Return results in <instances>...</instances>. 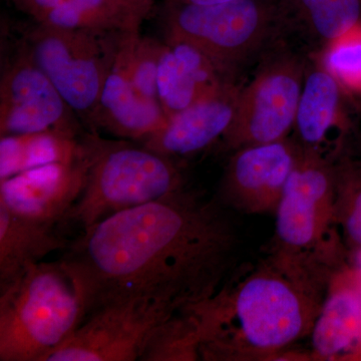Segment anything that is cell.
<instances>
[{
    "mask_svg": "<svg viewBox=\"0 0 361 361\" xmlns=\"http://www.w3.org/2000/svg\"><path fill=\"white\" fill-rule=\"evenodd\" d=\"M299 151L288 137L236 149L221 184V203L244 214L274 213Z\"/></svg>",
    "mask_w": 361,
    "mask_h": 361,
    "instance_id": "8fae6325",
    "label": "cell"
},
{
    "mask_svg": "<svg viewBox=\"0 0 361 361\" xmlns=\"http://www.w3.org/2000/svg\"><path fill=\"white\" fill-rule=\"evenodd\" d=\"M334 274L271 252L192 306L200 360L278 357L310 336Z\"/></svg>",
    "mask_w": 361,
    "mask_h": 361,
    "instance_id": "7a4b0ae2",
    "label": "cell"
},
{
    "mask_svg": "<svg viewBox=\"0 0 361 361\" xmlns=\"http://www.w3.org/2000/svg\"><path fill=\"white\" fill-rule=\"evenodd\" d=\"M87 137L63 130L4 135L0 139V180L51 164H71L87 155Z\"/></svg>",
    "mask_w": 361,
    "mask_h": 361,
    "instance_id": "d6986e66",
    "label": "cell"
},
{
    "mask_svg": "<svg viewBox=\"0 0 361 361\" xmlns=\"http://www.w3.org/2000/svg\"><path fill=\"white\" fill-rule=\"evenodd\" d=\"M123 32L66 30L35 23L23 42L75 114L90 120Z\"/></svg>",
    "mask_w": 361,
    "mask_h": 361,
    "instance_id": "52a82bcc",
    "label": "cell"
},
{
    "mask_svg": "<svg viewBox=\"0 0 361 361\" xmlns=\"http://www.w3.org/2000/svg\"><path fill=\"white\" fill-rule=\"evenodd\" d=\"M241 87L228 82L168 118L142 146L171 159L194 155L222 139L234 120Z\"/></svg>",
    "mask_w": 361,
    "mask_h": 361,
    "instance_id": "4fadbf2b",
    "label": "cell"
},
{
    "mask_svg": "<svg viewBox=\"0 0 361 361\" xmlns=\"http://www.w3.org/2000/svg\"><path fill=\"white\" fill-rule=\"evenodd\" d=\"M90 167L84 191L63 222L82 230L128 209L186 190L174 159L128 142L87 137Z\"/></svg>",
    "mask_w": 361,
    "mask_h": 361,
    "instance_id": "277c9868",
    "label": "cell"
},
{
    "mask_svg": "<svg viewBox=\"0 0 361 361\" xmlns=\"http://www.w3.org/2000/svg\"><path fill=\"white\" fill-rule=\"evenodd\" d=\"M180 310L154 297L102 304L87 313L73 336L45 361L140 360L154 329Z\"/></svg>",
    "mask_w": 361,
    "mask_h": 361,
    "instance_id": "ba28073f",
    "label": "cell"
},
{
    "mask_svg": "<svg viewBox=\"0 0 361 361\" xmlns=\"http://www.w3.org/2000/svg\"><path fill=\"white\" fill-rule=\"evenodd\" d=\"M310 336L316 360H361L360 267L344 265L332 276Z\"/></svg>",
    "mask_w": 361,
    "mask_h": 361,
    "instance_id": "5bb4252c",
    "label": "cell"
},
{
    "mask_svg": "<svg viewBox=\"0 0 361 361\" xmlns=\"http://www.w3.org/2000/svg\"><path fill=\"white\" fill-rule=\"evenodd\" d=\"M140 360H200L198 325L191 307L175 311L154 329Z\"/></svg>",
    "mask_w": 361,
    "mask_h": 361,
    "instance_id": "44dd1931",
    "label": "cell"
},
{
    "mask_svg": "<svg viewBox=\"0 0 361 361\" xmlns=\"http://www.w3.org/2000/svg\"><path fill=\"white\" fill-rule=\"evenodd\" d=\"M135 20L142 23L153 9L156 0H114Z\"/></svg>",
    "mask_w": 361,
    "mask_h": 361,
    "instance_id": "484cf974",
    "label": "cell"
},
{
    "mask_svg": "<svg viewBox=\"0 0 361 361\" xmlns=\"http://www.w3.org/2000/svg\"><path fill=\"white\" fill-rule=\"evenodd\" d=\"M306 66L294 54L273 56L240 90L234 120L222 137L236 151L287 139L294 129Z\"/></svg>",
    "mask_w": 361,
    "mask_h": 361,
    "instance_id": "9c48e42d",
    "label": "cell"
},
{
    "mask_svg": "<svg viewBox=\"0 0 361 361\" xmlns=\"http://www.w3.org/2000/svg\"><path fill=\"white\" fill-rule=\"evenodd\" d=\"M274 213L271 252L330 272L345 265L336 219V164L329 157L300 147Z\"/></svg>",
    "mask_w": 361,
    "mask_h": 361,
    "instance_id": "5b68a950",
    "label": "cell"
},
{
    "mask_svg": "<svg viewBox=\"0 0 361 361\" xmlns=\"http://www.w3.org/2000/svg\"><path fill=\"white\" fill-rule=\"evenodd\" d=\"M73 115L23 44L1 73L0 137L49 130L78 133Z\"/></svg>",
    "mask_w": 361,
    "mask_h": 361,
    "instance_id": "30bf717a",
    "label": "cell"
},
{
    "mask_svg": "<svg viewBox=\"0 0 361 361\" xmlns=\"http://www.w3.org/2000/svg\"><path fill=\"white\" fill-rule=\"evenodd\" d=\"M344 90L336 78L316 59L306 66L302 92L297 108L296 142L301 148L329 157L326 147L334 130L342 127Z\"/></svg>",
    "mask_w": 361,
    "mask_h": 361,
    "instance_id": "e0dca14e",
    "label": "cell"
},
{
    "mask_svg": "<svg viewBox=\"0 0 361 361\" xmlns=\"http://www.w3.org/2000/svg\"><path fill=\"white\" fill-rule=\"evenodd\" d=\"M360 269H361V268H360Z\"/></svg>",
    "mask_w": 361,
    "mask_h": 361,
    "instance_id": "83f0119b",
    "label": "cell"
},
{
    "mask_svg": "<svg viewBox=\"0 0 361 361\" xmlns=\"http://www.w3.org/2000/svg\"><path fill=\"white\" fill-rule=\"evenodd\" d=\"M89 122L116 137L142 142L163 129L168 116L159 101L142 96L114 61Z\"/></svg>",
    "mask_w": 361,
    "mask_h": 361,
    "instance_id": "2e32d148",
    "label": "cell"
},
{
    "mask_svg": "<svg viewBox=\"0 0 361 361\" xmlns=\"http://www.w3.org/2000/svg\"><path fill=\"white\" fill-rule=\"evenodd\" d=\"M228 82L208 56L189 42L165 39L159 61L157 92L169 118L209 96Z\"/></svg>",
    "mask_w": 361,
    "mask_h": 361,
    "instance_id": "9a60e30c",
    "label": "cell"
},
{
    "mask_svg": "<svg viewBox=\"0 0 361 361\" xmlns=\"http://www.w3.org/2000/svg\"><path fill=\"white\" fill-rule=\"evenodd\" d=\"M165 39L189 42L234 80L237 71L280 27L278 0H235L194 4L166 0Z\"/></svg>",
    "mask_w": 361,
    "mask_h": 361,
    "instance_id": "8992f818",
    "label": "cell"
},
{
    "mask_svg": "<svg viewBox=\"0 0 361 361\" xmlns=\"http://www.w3.org/2000/svg\"><path fill=\"white\" fill-rule=\"evenodd\" d=\"M70 245L54 225L21 217L0 205V290L30 266Z\"/></svg>",
    "mask_w": 361,
    "mask_h": 361,
    "instance_id": "ac0fdd59",
    "label": "cell"
},
{
    "mask_svg": "<svg viewBox=\"0 0 361 361\" xmlns=\"http://www.w3.org/2000/svg\"><path fill=\"white\" fill-rule=\"evenodd\" d=\"M174 1L185 2V4H216L223 2L235 1V0H174Z\"/></svg>",
    "mask_w": 361,
    "mask_h": 361,
    "instance_id": "4316f807",
    "label": "cell"
},
{
    "mask_svg": "<svg viewBox=\"0 0 361 361\" xmlns=\"http://www.w3.org/2000/svg\"><path fill=\"white\" fill-rule=\"evenodd\" d=\"M280 26L307 32L322 49L361 23V0H278Z\"/></svg>",
    "mask_w": 361,
    "mask_h": 361,
    "instance_id": "ffe728a7",
    "label": "cell"
},
{
    "mask_svg": "<svg viewBox=\"0 0 361 361\" xmlns=\"http://www.w3.org/2000/svg\"><path fill=\"white\" fill-rule=\"evenodd\" d=\"M163 45L164 42L142 37L141 32H123L114 59L142 96L156 101L159 61Z\"/></svg>",
    "mask_w": 361,
    "mask_h": 361,
    "instance_id": "7402d4cb",
    "label": "cell"
},
{
    "mask_svg": "<svg viewBox=\"0 0 361 361\" xmlns=\"http://www.w3.org/2000/svg\"><path fill=\"white\" fill-rule=\"evenodd\" d=\"M89 167L87 149L82 160L30 169L0 180V205L21 217L56 226L65 221L84 191Z\"/></svg>",
    "mask_w": 361,
    "mask_h": 361,
    "instance_id": "7c38bea8",
    "label": "cell"
},
{
    "mask_svg": "<svg viewBox=\"0 0 361 361\" xmlns=\"http://www.w3.org/2000/svg\"><path fill=\"white\" fill-rule=\"evenodd\" d=\"M317 61L344 92L361 94V23L322 49Z\"/></svg>",
    "mask_w": 361,
    "mask_h": 361,
    "instance_id": "cb8c5ba5",
    "label": "cell"
},
{
    "mask_svg": "<svg viewBox=\"0 0 361 361\" xmlns=\"http://www.w3.org/2000/svg\"><path fill=\"white\" fill-rule=\"evenodd\" d=\"M11 1L13 2L14 6H16L18 11H23L26 16L32 18L33 21H37L40 16H44V13H49V11H52V9L63 6H103L118 8L125 11L122 7L118 6L114 0H11ZM125 13H127V11H125Z\"/></svg>",
    "mask_w": 361,
    "mask_h": 361,
    "instance_id": "d4e9b609",
    "label": "cell"
},
{
    "mask_svg": "<svg viewBox=\"0 0 361 361\" xmlns=\"http://www.w3.org/2000/svg\"><path fill=\"white\" fill-rule=\"evenodd\" d=\"M87 313L82 285L63 259L30 266L0 290V360H47Z\"/></svg>",
    "mask_w": 361,
    "mask_h": 361,
    "instance_id": "3957f363",
    "label": "cell"
},
{
    "mask_svg": "<svg viewBox=\"0 0 361 361\" xmlns=\"http://www.w3.org/2000/svg\"><path fill=\"white\" fill-rule=\"evenodd\" d=\"M228 210L186 189L84 230L63 259L82 285L87 313L133 297L187 308L214 295L238 261V231Z\"/></svg>",
    "mask_w": 361,
    "mask_h": 361,
    "instance_id": "6da1fadb",
    "label": "cell"
},
{
    "mask_svg": "<svg viewBox=\"0 0 361 361\" xmlns=\"http://www.w3.org/2000/svg\"><path fill=\"white\" fill-rule=\"evenodd\" d=\"M336 219L346 241L361 251V163L336 164Z\"/></svg>",
    "mask_w": 361,
    "mask_h": 361,
    "instance_id": "603a6c76",
    "label": "cell"
}]
</instances>
